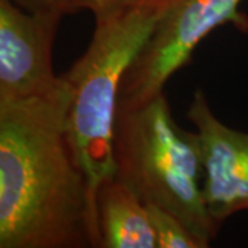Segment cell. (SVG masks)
I'll return each instance as SVG.
<instances>
[{
    "label": "cell",
    "mask_w": 248,
    "mask_h": 248,
    "mask_svg": "<svg viewBox=\"0 0 248 248\" xmlns=\"http://www.w3.org/2000/svg\"><path fill=\"white\" fill-rule=\"evenodd\" d=\"M95 211L102 248H157L148 207L115 175L98 185Z\"/></svg>",
    "instance_id": "cell-7"
},
{
    "label": "cell",
    "mask_w": 248,
    "mask_h": 248,
    "mask_svg": "<svg viewBox=\"0 0 248 248\" xmlns=\"http://www.w3.org/2000/svg\"><path fill=\"white\" fill-rule=\"evenodd\" d=\"M113 161L115 177L142 203L174 214L210 247L219 229L204 203L199 137L177 123L164 91L138 105L117 107Z\"/></svg>",
    "instance_id": "cell-2"
},
{
    "label": "cell",
    "mask_w": 248,
    "mask_h": 248,
    "mask_svg": "<svg viewBox=\"0 0 248 248\" xmlns=\"http://www.w3.org/2000/svg\"><path fill=\"white\" fill-rule=\"evenodd\" d=\"M156 234L157 248H205L174 214L156 205H146Z\"/></svg>",
    "instance_id": "cell-8"
},
{
    "label": "cell",
    "mask_w": 248,
    "mask_h": 248,
    "mask_svg": "<svg viewBox=\"0 0 248 248\" xmlns=\"http://www.w3.org/2000/svg\"><path fill=\"white\" fill-rule=\"evenodd\" d=\"M170 0H138L95 21L86 51L63 73L71 98L66 133L95 200L98 185L115 175L113 128L125 71L163 17Z\"/></svg>",
    "instance_id": "cell-3"
},
{
    "label": "cell",
    "mask_w": 248,
    "mask_h": 248,
    "mask_svg": "<svg viewBox=\"0 0 248 248\" xmlns=\"http://www.w3.org/2000/svg\"><path fill=\"white\" fill-rule=\"evenodd\" d=\"M22 9L36 11V10H53L60 11L63 16H71L83 11V6L79 0H13Z\"/></svg>",
    "instance_id": "cell-9"
},
{
    "label": "cell",
    "mask_w": 248,
    "mask_h": 248,
    "mask_svg": "<svg viewBox=\"0 0 248 248\" xmlns=\"http://www.w3.org/2000/svg\"><path fill=\"white\" fill-rule=\"evenodd\" d=\"M69 98L0 104V248H102Z\"/></svg>",
    "instance_id": "cell-1"
},
{
    "label": "cell",
    "mask_w": 248,
    "mask_h": 248,
    "mask_svg": "<svg viewBox=\"0 0 248 248\" xmlns=\"http://www.w3.org/2000/svg\"><path fill=\"white\" fill-rule=\"evenodd\" d=\"M83 9L90 11L94 19H102L135 4L138 0H79Z\"/></svg>",
    "instance_id": "cell-10"
},
{
    "label": "cell",
    "mask_w": 248,
    "mask_h": 248,
    "mask_svg": "<svg viewBox=\"0 0 248 248\" xmlns=\"http://www.w3.org/2000/svg\"><path fill=\"white\" fill-rule=\"evenodd\" d=\"M60 11L22 9L0 0V104L58 99L69 93L53 66Z\"/></svg>",
    "instance_id": "cell-5"
},
{
    "label": "cell",
    "mask_w": 248,
    "mask_h": 248,
    "mask_svg": "<svg viewBox=\"0 0 248 248\" xmlns=\"http://www.w3.org/2000/svg\"><path fill=\"white\" fill-rule=\"evenodd\" d=\"M187 119L200 142L205 208L221 231L232 215L248 211V133L222 123L202 89L193 94Z\"/></svg>",
    "instance_id": "cell-6"
},
{
    "label": "cell",
    "mask_w": 248,
    "mask_h": 248,
    "mask_svg": "<svg viewBox=\"0 0 248 248\" xmlns=\"http://www.w3.org/2000/svg\"><path fill=\"white\" fill-rule=\"evenodd\" d=\"M243 0H170L141 51L125 71L117 107H133L164 91L178 71L193 61L197 46L217 28L232 24L248 35Z\"/></svg>",
    "instance_id": "cell-4"
}]
</instances>
